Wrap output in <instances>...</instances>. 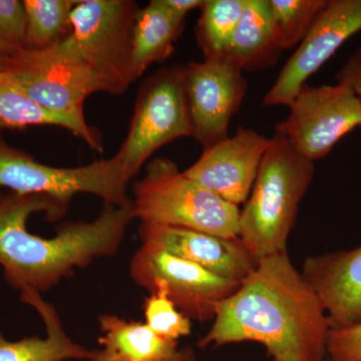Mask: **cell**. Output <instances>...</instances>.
Wrapping results in <instances>:
<instances>
[{"instance_id":"1","label":"cell","mask_w":361,"mask_h":361,"mask_svg":"<svg viewBox=\"0 0 361 361\" xmlns=\"http://www.w3.org/2000/svg\"><path fill=\"white\" fill-rule=\"evenodd\" d=\"M329 330L319 299L283 252L259 260L218 304L198 346L258 342L272 361H326Z\"/></svg>"},{"instance_id":"2","label":"cell","mask_w":361,"mask_h":361,"mask_svg":"<svg viewBox=\"0 0 361 361\" xmlns=\"http://www.w3.org/2000/svg\"><path fill=\"white\" fill-rule=\"evenodd\" d=\"M68 206L42 195H0V266L14 288L47 291L71 276L75 268L118 252L130 221L132 203L104 204L92 222L68 223L51 238L26 228L28 218L44 212L49 221L63 217Z\"/></svg>"},{"instance_id":"3","label":"cell","mask_w":361,"mask_h":361,"mask_svg":"<svg viewBox=\"0 0 361 361\" xmlns=\"http://www.w3.org/2000/svg\"><path fill=\"white\" fill-rule=\"evenodd\" d=\"M314 172V163L297 153L283 137H271L239 216V238L257 262L287 252L299 205Z\"/></svg>"},{"instance_id":"4","label":"cell","mask_w":361,"mask_h":361,"mask_svg":"<svg viewBox=\"0 0 361 361\" xmlns=\"http://www.w3.org/2000/svg\"><path fill=\"white\" fill-rule=\"evenodd\" d=\"M133 195L134 217L141 223L239 237V207L190 179L170 159L149 161L144 177L135 183Z\"/></svg>"},{"instance_id":"5","label":"cell","mask_w":361,"mask_h":361,"mask_svg":"<svg viewBox=\"0 0 361 361\" xmlns=\"http://www.w3.org/2000/svg\"><path fill=\"white\" fill-rule=\"evenodd\" d=\"M130 180L116 155L82 167H54L11 147L0 133V188L11 193L42 195L68 207L75 195L90 194L104 204L122 207L132 203Z\"/></svg>"},{"instance_id":"6","label":"cell","mask_w":361,"mask_h":361,"mask_svg":"<svg viewBox=\"0 0 361 361\" xmlns=\"http://www.w3.org/2000/svg\"><path fill=\"white\" fill-rule=\"evenodd\" d=\"M137 2L132 0L77 1L65 42L96 73L104 92L123 94L135 82L132 37Z\"/></svg>"},{"instance_id":"7","label":"cell","mask_w":361,"mask_h":361,"mask_svg":"<svg viewBox=\"0 0 361 361\" xmlns=\"http://www.w3.org/2000/svg\"><path fill=\"white\" fill-rule=\"evenodd\" d=\"M183 137H192L185 66L174 65L142 82L129 133L116 155L132 180L155 152Z\"/></svg>"},{"instance_id":"8","label":"cell","mask_w":361,"mask_h":361,"mask_svg":"<svg viewBox=\"0 0 361 361\" xmlns=\"http://www.w3.org/2000/svg\"><path fill=\"white\" fill-rule=\"evenodd\" d=\"M11 84L47 110L85 118L84 104L90 94L104 92L89 66L66 44L42 49H23L0 71Z\"/></svg>"},{"instance_id":"9","label":"cell","mask_w":361,"mask_h":361,"mask_svg":"<svg viewBox=\"0 0 361 361\" xmlns=\"http://www.w3.org/2000/svg\"><path fill=\"white\" fill-rule=\"evenodd\" d=\"M288 106L290 113L278 123L275 134L313 163L361 127V99L346 85H304Z\"/></svg>"},{"instance_id":"10","label":"cell","mask_w":361,"mask_h":361,"mask_svg":"<svg viewBox=\"0 0 361 361\" xmlns=\"http://www.w3.org/2000/svg\"><path fill=\"white\" fill-rule=\"evenodd\" d=\"M130 275L149 292L164 289L183 314L201 322L213 320L218 304L241 284L167 252L144 245L132 259Z\"/></svg>"},{"instance_id":"11","label":"cell","mask_w":361,"mask_h":361,"mask_svg":"<svg viewBox=\"0 0 361 361\" xmlns=\"http://www.w3.org/2000/svg\"><path fill=\"white\" fill-rule=\"evenodd\" d=\"M185 89L192 137L204 149L229 137L230 122L248 90L241 68L223 56L191 61L185 66Z\"/></svg>"},{"instance_id":"12","label":"cell","mask_w":361,"mask_h":361,"mask_svg":"<svg viewBox=\"0 0 361 361\" xmlns=\"http://www.w3.org/2000/svg\"><path fill=\"white\" fill-rule=\"evenodd\" d=\"M360 30L361 0H326L305 39L265 94L264 106H288L308 78Z\"/></svg>"},{"instance_id":"13","label":"cell","mask_w":361,"mask_h":361,"mask_svg":"<svg viewBox=\"0 0 361 361\" xmlns=\"http://www.w3.org/2000/svg\"><path fill=\"white\" fill-rule=\"evenodd\" d=\"M271 139L258 132L238 128L228 137L204 149L185 175L223 200L239 207L245 204L257 178Z\"/></svg>"},{"instance_id":"14","label":"cell","mask_w":361,"mask_h":361,"mask_svg":"<svg viewBox=\"0 0 361 361\" xmlns=\"http://www.w3.org/2000/svg\"><path fill=\"white\" fill-rule=\"evenodd\" d=\"M142 245L171 254L225 279L242 283L257 261L239 237L226 238L186 228L141 223Z\"/></svg>"},{"instance_id":"15","label":"cell","mask_w":361,"mask_h":361,"mask_svg":"<svg viewBox=\"0 0 361 361\" xmlns=\"http://www.w3.org/2000/svg\"><path fill=\"white\" fill-rule=\"evenodd\" d=\"M301 274L319 299L330 329L361 323V246L310 256Z\"/></svg>"},{"instance_id":"16","label":"cell","mask_w":361,"mask_h":361,"mask_svg":"<svg viewBox=\"0 0 361 361\" xmlns=\"http://www.w3.org/2000/svg\"><path fill=\"white\" fill-rule=\"evenodd\" d=\"M20 292L23 302L35 308L44 320L47 336L9 341L0 334V361L94 360L97 350L71 341L63 329L58 311L42 298L40 292L30 288L21 289Z\"/></svg>"},{"instance_id":"17","label":"cell","mask_w":361,"mask_h":361,"mask_svg":"<svg viewBox=\"0 0 361 361\" xmlns=\"http://www.w3.org/2000/svg\"><path fill=\"white\" fill-rule=\"evenodd\" d=\"M282 52L268 0H246L243 14L222 56L243 71H257L274 66Z\"/></svg>"},{"instance_id":"18","label":"cell","mask_w":361,"mask_h":361,"mask_svg":"<svg viewBox=\"0 0 361 361\" xmlns=\"http://www.w3.org/2000/svg\"><path fill=\"white\" fill-rule=\"evenodd\" d=\"M186 18L176 16L161 0H152L135 14L132 37V70L135 80L154 63L171 58L185 30Z\"/></svg>"},{"instance_id":"19","label":"cell","mask_w":361,"mask_h":361,"mask_svg":"<svg viewBox=\"0 0 361 361\" xmlns=\"http://www.w3.org/2000/svg\"><path fill=\"white\" fill-rule=\"evenodd\" d=\"M51 126L70 130L97 152L103 151V135L85 118L56 113L35 103L0 73V129L23 130Z\"/></svg>"},{"instance_id":"20","label":"cell","mask_w":361,"mask_h":361,"mask_svg":"<svg viewBox=\"0 0 361 361\" xmlns=\"http://www.w3.org/2000/svg\"><path fill=\"white\" fill-rule=\"evenodd\" d=\"M104 353L123 361H159L177 353L178 341L155 334L146 323L128 322L113 314L99 318Z\"/></svg>"},{"instance_id":"21","label":"cell","mask_w":361,"mask_h":361,"mask_svg":"<svg viewBox=\"0 0 361 361\" xmlns=\"http://www.w3.org/2000/svg\"><path fill=\"white\" fill-rule=\"evenodd\" d=\"M75 0H23L25 33L23 47L42 51L59 44L71 32Z\"/></svg>"},{"instance_id":"22","label":"cell","mask_w":361,"mask_h":361,"mask_svg":"<svg viewBox=\"0 0 361 361\" xmlns=\"http://www.w3.org/2000/svg\"><path fill=\"white\" fill-rule=\"evenodd\" d=\"M246 0H204L196 26V39L204 59L224 52L245 7Z\"/></svg>"},{"instance_id":"23","label":"cell","mask_w":361,"mask_h":361,"mask_svg":"<svg viewBox=\"0 0 361 361\" xmlns=\"http://www.w3.org/2000/svg\"><path fill=\"white\" fill-rule=\"evenodd\" d=\"M325 4L326 0H268L282 51L295 49L302 42Z\"/></svg>"},{"instance_id":"24","label":"cell","mask_w":361,"mask_h":361,"mask_svg":"<svg viewBox=\"0 0 361 361\" xmlns=\"http://www.w3.org/2000/svg\"><path fill=\"white\" fill-rule=\"evenodd\" d=\"M144 313L146 324L163 338L178 341L191 334V320L176 307L164 289L149 292L145 299Z\"/></svg>"},{"instance_id":"25","label":"cell","mask_w":361,"mask_h":361,"mask_svg":"<svg viewBox=\"0 0 361 361\" xmlns=\"http://www.w3.org/2000/svg\"><path fill=\"white\" fill-rule=\"evenodd\" d=\"M25 9L20 0H0V56L6 63L25 49Z\"/></svg>"},{"instance_id":"26","label":"cell","mask_w":361,"mask_h":361,"mask_svg":"<svg viewBox=\"0 0 361 361\" xmlns=\"http://www.w3.org/2000/svg\"><path fill=\"white\" fill-rule=\"evenodd\" d=\"M327 360L361 361V323L341 329H330Z\"/></svg>"},{"instance_id":"27","label":"cell","mask_w":361,"mask_h":361,"mask_svg":"<svg viewBox=\"0 0 361 361\" xmlns=\"http://www.w3.org/2000/svg\"><path fill=\"white\" fill-rule=\"evenodd\" d=\"M338 84L350 87L361 99V49L353 52L336 75Z\"/></svg>"},{"instance_id":"28","label":"cell","mask_w":361,"mask_h":361,"mask_svg":"<svg viewBox=\"0 0 361 361\" xmlns=\"http://www.w3.org/2000/svg\"><path fill=\"white\" fill-rule=\"evenodd\" d=\"M169 11L176 16L186 18L188 13L197 8H201L204 0H161Z\"/></svg>"},{"instance_id":"29","label":"cell","mask_w":361,"mask_h":361,"mask_svg":"<svg viewBox=\"0 0 361 361\" xmlns=\"http://www.w3.org/2000/svg\"><path fill=\"white\" fill-rule=\"evenodd\" d=\"M92 361H123L118 358L114 357L108 353H104L102 349H97L96 356ZM159 361H195V353L193 349L190 348H179L175 355L166 360Z\"/></svg>"},{"instance_id":"30","label":"cell","mask_w":361,"mask_h":361,"mask_svg":"<svg viewBox=\"0 0 361 361\" xmlns=\"http://www.w3.org/2000/svg\"><path fill=\"white\" fill-rule=\"evenodd\" d=\"M6 59H4L0 56V71H1V68H4V65H6Z\"/></svg>"},{"instance_id":"31","label":"cell","mask_w":361,"mask_h":361,"mask_svg":"<svg viewBox=\"0 0 361 361\" xmlns=\"http://www.w3.org/2000/svg\"><path fill=\"white\" fill-rule=\"evenodd\" d=\"M326 361H329V360H326Z\"/></svg>"},{"instance_id":"32","label":"cell","mask_w":361,"mask_h":361,"mask_svg":"<svg viewBox=\"0 0 361 361\" xmlns=\"http://www.w3.org/2000/svg\"><path fill=\"white\" fill-rule=\"evenodd\" d=\"M361 128V127H360Z\"/></svg>"}]
</instances>
